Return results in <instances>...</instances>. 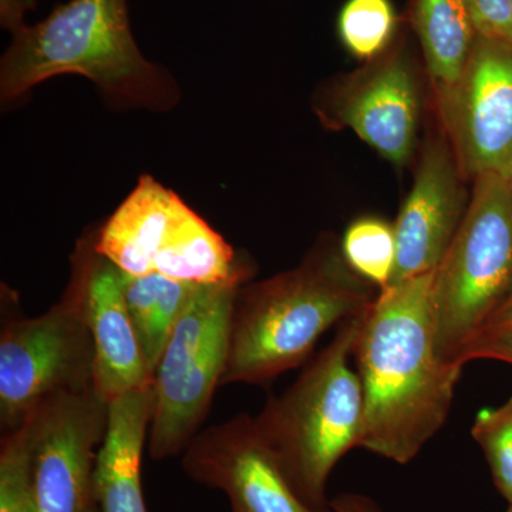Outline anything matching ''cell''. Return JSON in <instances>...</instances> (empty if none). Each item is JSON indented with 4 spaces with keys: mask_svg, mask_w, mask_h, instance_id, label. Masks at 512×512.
I'll return each mask as SVG.
<instances>
[{
    "mask_svg": "<svg viewBox=\"0 0 512 512\" xmlns=\"http://www.w3.org/2000/svg\"><path fill=\"white\" fill-rule=\"evenodd\" d=\"M363 313L338 326L332 342L281 396L266 400L255 417L285 476L306 504L330 510L326 488L333 468L360 447L365 400L350 365Z\"/></svg>",
    "mask_w": 512,
    "mask_h": 512,
    "instance_id": "4",
    "label": "cell"
},
{
    "mask_svg": "<svg viewBox=\"0 0 512 512\" xmlns=\"http://www.w3.org/2000/svg\"><path fill=\"white\" fill-rule=\"evenodd\" d=\"M471 436L483 450L498 493L512 503V397L474 419Z\"/></svg>",
    "mask_w": 512,
    "mask_h": 512,
    "instance_id": "22",
    "label": "cell"
},
{
    "mask_svg": "<svg viewBox=\"0 0 512 512\" xmlns=\"http://www.w3.org/2000/svg\"><path fill=\"white\" fill-rule=\"evenodd\" d=\"M343 84L330 101L329 121L352 130L396 167L409 163L419 130V87L399 52L384 53Z\"/></svg>",
    "mask_w": 512,
    "mask_h": 512,
    "instance_id": "12",
    "label": "cell"
},
{
    "mask_svg": "<svg viewBox=\"0 0 512 512\" xmlns=\"http://www.w3.org/2000/svg\"><path fill=\"white\" fill-rule=\"evenodd\" d=\"M433 275L379 291L353 348L365 400L360 447L397 464L419 456L444 426L463 372L437 348Z\"/></svg>",
    "mask_w": 512,
    "mask_h": 512,
    "instance_id": "1",
    "label": "cell"
},
{
    "mask_svg": "<svg viewBox=\"0 0 512 512\" xmlns=\"http://www.w3.org/2000/svg\"><path fill=\"white\" fill-rule=\"evenodd\" d=\"M94 389V348L69 295L36 318L3 322L0 333V426L16 430L52 397Z\"/></svg>",
    "mask_w": 512,
    "mask_h": 512,
    "instance_id": "7",
    "label": "cell"
},
{
    "mask_svg": "<svg viewBox=\"0 0 512 512\" xmlns=\"http://www.w3.org/2000/svg\"><path fill=\"white\" fill-rule=\"evenodd\" d=\"M346 264L370 285L387 288L396 269L394 225L379 217H360L346 228L340 242Z\"/></svg>",
    "mask_w": 512,
    "mask_h": 512,
    "instance_id": "19",
    "label": "cell"
},
{
    "mask_svg": "<svg viewBox=\"0 0 512 512\" xmlns=\"http://www.w3.org/2000/svg\"><path fill=\"white\" fill-rule=\"evenodd\" d=\"M0 512H36L28 424L2 434Z\"/></svg>",
    "mask_w": 512,
    "mask_h": 512,
    "instance_id": "21",
    "label": "cell"
},
{
    "mask_svg": "<svg viewBox=\"0 0 512 512\" xmlns=\"http://www.w3.org/2000/svg\"><path fill=\"white\" fill-rule=\"evenodd\" d=\"M439 101L458 167L466 177L512 168V42L478 35L463 73Z\"/></svg>",
    "mask_w": 512,
    "mask_h": 512,
    "instance_id": "9",
    "label": "cell"
},
{
    "mask_svg": "<svg viewBox=\"0 0 512 512\" xmlns=\"http://www.w3.org/2000/svg\"><path fill=\"white\" fill-rule=\"evenodd\" d=\"M36 0H0V18L3 28L16 32L25 26V15L28 10L33 9Z\"/></svg>",
    "mask_w": 512,
    "mask_h": 512,
    "instance_id": "25",
    "label": "cell"
},
{
    "mask_svg": "<svg viewBox=\"0 0 512 512\" xmlns=\"http://www.w3.org/2000/svg\"><path fill=\"white\" fill-rule=\"evenodd\" d=\"M507 326H512V293L508 296L507 301L494 312V315L488 320L483 330L507 328ZM483 330H481V332H483Z\"/></svg>",
    "mask_w": 512,
    "mask_h": 512,
    "instance_id": "27",
    "label": "cell"
},
{
    "mask_svg": "<svg viewBox=\"0 0 512 512\" xmlns=\"http://www.w3.org/2000/svg\"><path fill=\"white\" fill-rule=\"evenodd\" d=\"M60 74L87 77L121 101H167L163 74L134 40L127 0H69L42 22L13 32L0 64L2 100Z\"/></svg>",
    "mask_w": 512,
    "mask_h": 512,
    "instance_id": "3",
    "label": "cell"
},
{
    "mask_svg": "<svg viewBox=\"0 0 512 512\" xmlns=\"http://www.w3.org/2000/svg\"><path fill=\"white\" fill-rule=\"evenodd\" d=\"M197 286L157 272L143 276L124 274L128 312L153 370Z\"/></svg>",
    "mask_w": 512,
    "mask_h": 512,
    "instance_id": "18",
    "label": "cell"
},
{
    "mask_svg": "<svg viewBox=\"0 0 512 512\" xmlns=\"http://www.w3.org/2000/svg\"><path fill=\"white\" fill-rule=\"evenodd\" d=\"M107 414L94 389L59 394L30 414L36 512H101L94 471Z\"/></svg>",
    "mask_w": 512,
    "mask_h": 512,
    "instance_id": "8",
    "label": "cell"
},
{
    "mask_svg": "<svg viewBox=\"0 0 512 512\" xmlns=\"http://www.w3.org/2000/svg\"><path fill=\"white\" fill-rule=\"evenodd\" d=\"M410 20L437 99L463 73L478 36L466 0H410Z\"/></svg>",
    "mask_w": 512,
    "mask_h": 512,
    "instance_id": "17",
    "label": "cell"
},
{
    "mask_svg": "<svg viewBox=\"0 0 512 512\" xmlns=\"http://www.w3.org/2000/svg\"><path fill=\"white\" fill-rule=\"evenodd\" d=\"M183 468L227 495L232 512H333L302 500L249 414L200 431L185 448Z\"/></svg>",
    "mask_w": 512,
    "mask_h": 512,
    "instance_id": "11",
    "label": "cell"
},
{
    "mask_svg": "<svg viewBox=\"0 0 512 512\" xmlns=\"http://www.w3.org/2000/svg\"><path fill=\"white\" fill-rule=\"evenodd\" d=\"M244 284L198 285L154 370L148 450L180 456L200 433L227 367L232 311Z\"/></svg>",
    "mask_w": 512,
    "mask_h": 512,
    "instance_id": "6",
    "label": "cell"
},
{
    "mask_svg": "<svg viewBox=\"0 0 512 512\" xmlns=\"http://www.w3.org/2000/svg\"><path fill=\"white\" fill-rule=\"evenodd\" d=\"M505 181H507L508 190H510L512 197V168L510 174H508L507 177H505Z\"/></svg>",
    "mask_w": 512,
    "mask_h": 512,
    "instance_id": "28",
    "label": "cell"
},
{
    "mask_svg": "<svg viewBox=\"0 0 512 512\" xmlns=\"http://www.w3.org/2000/svg\"><path fill=\"white\" fill-rule=\"evenodd\" d=\"M478 35L512 42V0H466Z\"/></svg>",
    "mask_w": 512,
    "mask_h": 512,
    "instance_id": "23",
    "label": "cell"
},
{
    "mask_svg": "<svg viewBox=\"0 0 512 512\" xmlns=\"http://www.w3.org/2000/svg\"><path fill=\"white\" fill-rule=\"evenodd\" d=\"M396 30V9L390 0H348L339 13L340 42L362 62L384 55Z\"/></svg>",
    "mask_w": 512,
    "mask_h": 512,
    "instance_id": "20",
    "label": "cell"
},
{
    "mask_svg": "<svg viewBox=\"0 0 512 512\" xmlns=\"http://www.w3.org/2000/svg\"><path fill=\"white\" fill-rule=\"evenodd\" d=\"M185 208L173 191L143 177L106 224L94 232V247L124 274H153L154 259Z\"/></svg>",
    "mask_w": 512,
    "mask_h": 512,
    "instance_id": "15",
    "label": "cell"
},
{
    "mask_svg": "<svg viewBox=\"0 0 512 512\" xmlns=\"http://www.w3.org/2000/svg\"><path fill=\"white\" fill-rule=\"evenodd\" d=\"M498 360L512 366V326L485 329L468 343L461 356L464 366L471 360Z\"/></svg>",
    "mask_w": 512,
    "mask_h": 512,
    "instance_id": "24",
    "label": "cell"
},
{
    "mask_svg": "<svg viewBox=\"0 0 512 512\" xmlns=\"http://www.w3.org/2000/svg\"><path fill=\"white\" fill-rule=\"evenodd\" d=\"M153 272L195 285L245 284L251 276L231 245L188 207L154 259Z\"/></svg>",
    "mask_w": 512,
    "mask_h": 512,
    "instance_id": "16",
    "label": "cell"
},
{
    "mask_svg": "<svg viewBox=\"0 0 512 512\" xmlns=\"http://www.w3.org/2000/svg\"><path fill=\"white\" fill-rule=\"evenodd\" d=\"M69 295L82 313L94 348V390L103 402L151 389L148 362L124 296V272L100 255L94 234L80 239L72 259Z\"/></svg>",
    "mask_w": 512,
    "mask_h": 512,
    "instance_id": "10",
    "label": "cell"
},
{
    "mask_svg": "<svg viewBox=\"0 0 512 512\" xmlns=\"http://www.w3.org/2000/svg\"><path fill=\"white\" fill-rule=\"evenodd\" d=\"M333 512H382L379 505L362 494H342L330 501Z\"/></svg>",
    "mask_w": 512,
    "mask_h": 512,
    "instance_id": "26",
    "label": "cell"
},
{
    "mask_svg": "<svg viewBox=\"0 0 512 512\" xmlns=\"http://www.w3.org/2000/svg\"><path fill=\"white\" fill-rule=\"evenodd\" d=\"M507 512H512V503H510V507H508Z\"/></svg>",
    "mask_w": 512,
    "mask_h": 512,
    "instance_id": "29",
    "label": "cell"
},
{
    "mask_svg": "<svg viewBox=\"0 0 512 512\" xmlns=\"http://www.w3.org/2000/svg\"><path fill=\"white\" fill-rule=\"evenodd\" d=\"M466 214L433 275L437 348L450 365L512 293V197L503 175L474 178Z\"/></svg>",
    "mask_w": 512,
    "mask_h": 512,
    "instance_id": "5",
    "label": "cell"
},
{
    "mask_svg": "<svg viewBox=\"0 0 512 512\" xmlns=\"http://www.w3.org/2000/svg\"><path fill=\"white\" fill-rule=\"evenodd\" d=\"M461 177L450 141L441 137L426 144L393 224L397 258L390 285L436 271L466 214Z\"/></svg>",
    "mask_w": 512,
    "mask_h": 512,
    "instance_id": "13",
    "label": "cell"
},
{
    "mask_svg": "<svg viewBox=\"0 0 512 512\" xmlns=\"http://www.w3.org/2000/svg\"><path fill=\"white\" fill-rule=\"evenodd\" d=\"M107 427L97 451V500L101 512H148L141 461L154 412L153 387L121 394L109 404Z\"/></svg>",
    "mask_w": 512,
    "mask_h": 512,
    "instance_id": "14",
    "label": "cell"
},
{
    "mask_svg": "<svg viewBox=\"0 0 512 512\" xmlns=\"http://www.w3.org/2000/svg\"><path fill=\"white\" fill-rule=\"evenodd\" d=\"M373 288L329 242L291 271L242 285L221 386L265 384L295 369L329 329L367 311L377 296Z\"/></svg>",
    "mask_w": 512,
    "mask_h": 512,
    "instance_id": "2",
    "label": "cell"
}]
</instances>
